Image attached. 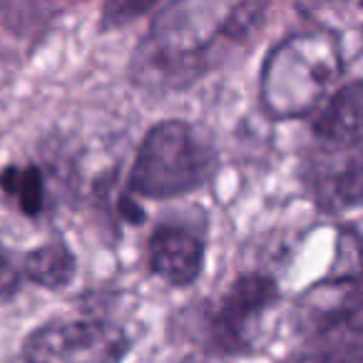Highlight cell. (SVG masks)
Wrapping results in <instances>:
<instances>
[{
	"mask_svg": "<svg viewBox=\"0 0 363 363\" xmlns=\"http://www.w3.org/2000/svg\"><path fill=\"white\" fill-rule=\"evenodd\" d=\"M316 199L328 212H343L363 204V142L348 145L341 155L323 162V172L313 179Z\"/></svg>",
	"mask_w": 363,
	"mask_h": 363,
	"instance_id": "ba28073f",
	"label": "cell"
},
{
	"mask_svg": "<svg viewBox=\"0 0 363 363\" xmlns=\"http://www.w3.org/2000/svg\"><path fill=\"white\" fill-rule=\"evenodd\" d=\"M155 8V3H137V0H122V3H107L105 11H102V28L112 30V28H120L132 23L135 18L145 16Z\"/></svg>",
	"mask_w": 363,
	"mask_h": 363,
	"instance_id": "4fadbf2b",
	"label": "cell"
},
{
	"mask_svg": "<svg viewBox=\"0 0 363 363\" xmlns=\"http://www.w3.org/2000/svg\"><path fill=\"white\" fill-rule=\"evenodd\" d=\"M204 6H169L152 23L132 57L130 75L147 90H182L207 72L209 50L222 35L224 18L207 23ZM227 16V13H224Z\"/></svg>",
	"mask_w": 363,
	"mask_h": 363,
	"instance_id": "7a4b0ae2",
	"label": "cell"
},
{
	"mask_svg": "<svg viewBox=\"0 0 363 363\" xmlns=\"http://www.w3.org/2000/svg\"><path fill=\"white\" fill-rule=\"evenodd\" d=\"M311 130L318 140L333 145L348 147L363 142V80L338 87L318 110Z\"/></svg>",
	"mask_w": 363,
	"mask_h": 363,
	"instance_id": "9c48e42d",
	"label": "cell"
},
{
	"mask_svg": "<svg viewBox=\"0 0 363 363\" xmlns=\"http://www.w3.org/2000/svg\"><path fill=\"white\" fill-rule=\"evenodd\" d=\"M26 281L43 286L48 291H60L75 279L77 259L72 254L70 244L62 237H55L40 247L30 249L21 262Z\"/></svg>",
	"mask_w": 363,
	"mask_h": 363,
	"instance_id": "30bf717a",
	"label": "cell"
},
{
	"mask_svg": "<svg viewBox=\"0 0 363 363\" xmlns=\"http://www.w3.org/2000/svg\"><path fill=\"white\" fill-rule=\"evenodd\" d=\"M279 296V284L267 274H242L234 279L209 316L214 346L234 356L252 351L254 328L264 313L277 306Z\"/></svg>",
	"mask_w": 363,
	"mask_h": 363,
	"instance_id": "8992f818",
	"label": "cell"
},
{
	"mask_svg": "<svg viewBox=\"0 0 363 363\" xmlns=\"http://www.w3.org/2000/svg\"><path fill=\"white\" fill-rule=\"evenodd\" d=\"M343 62L331 33H298L267 55L259 82L262 105L277 120H294L316 110Z\"/></svg>",
	"mask_w": 363,
	"mask_h": 363,
	"instance_id": "3957f363",
	"label": "cell"
},
{
	"mask_svg": "<svg viewBox=\"0 0 363 363\" xmlns=\"http://www.w3.org/2000/svg\"><path fill=\"white\" fill-rule=\"evenodd\" d=\"M0 189L26 217L35 219L45 207V182L35 164H8L0 169Z\"/></svg>",
	"mask_w": 363,
	"mask_h": 363,
	"instance_id": "8fae6325",
	"label": "cell"
},
{
	"mask_svg": "<svg viewBox=\"0 0 363 363\" xmlns=\"http://www.w3.org/2000/svg\"><path fill=\"white\" fill-rule=\"evenodd\" d=\"M130 336L105 318H55L23 343V363H122Z\"/></svg>",
	"mask_w": 363,
	"mask_h": 363,
	"instance_id": "5b68a950",
	"label": "cell"
},
{
	"mask_svg": "<svg viewBox=\"0 0 363 363\" xmlns=\"http://www.w3.org/2000/svg\"><path fill=\"white\" fill-rule=\"evenodd\" d=\"M204 239L182 224H160L147 242L152 274L172 286H189L204 269Z\"/></svg>",
	"mask_w": 363,
	"mask_h": 363,
	"instance_id": "52a82bcc",
	"label": "cell"
},
{
	"mask_svg": "<svg viewBox=\"0 0 363 363\" xmlns=\"http://www.w3.org/2000/svg\"><path fill=\"white\" fill-rule=\"evenodd\" d=\"M23 281L26 277H23L21 262H16L11 254L0 249V301H11L21 291Z\"/></svg>",
	"mask_w": 363,
	"mask_h": 363,
	"instance_id": "5bb4252c",
	"label": "cell"
},
{
	"mask_svg": "<svg viewBox=\"0 0 363 363\" xmlns=\"http://www.w3.org/2000/svg\"><path fill=\"white\" fill-rule=\"evenodd\" d=\"M264 13H267V6H262V3H239V6H232L227 11V16H224L222 35L229 38V40H244L262 23Z\"/></svg>",
	"mask_w": 363,
	"mask_h": 363,
	"instance_id": "7c38bea8",
	"label": "cell"
},
{
	"mask_svg": "<svg viewBox=\"0 0 363 363\" xmlns=\"http://www.w3.org/2000/svg\"><path fill=\"white\" fill-rule=\"evenodd\" d=\"M214 150L184 120L157 122L142 140L127 187L145 199H172L199 189L214 172Z\"/></svg>",
	"mask_w": 363,
	"mask_h": 363,
	"instance_id": "277c9868",
	"label": "cell"
},
{
	"mask_svg": "<svg viewBox=\"0 0 363 363\" xmlns=\"http://www.w3.org/2000/svg\"><path fill=\"white\" fill-rule=\"evenodd\" d=\"M298 346L279 363H363V274L328 277L294 311Z\"/></svg>",
	"mask_w": 363,
	"mask_h": 363,
	"instance_id": "6da1fadb",
	"label": "cell"
}]
</instances>
